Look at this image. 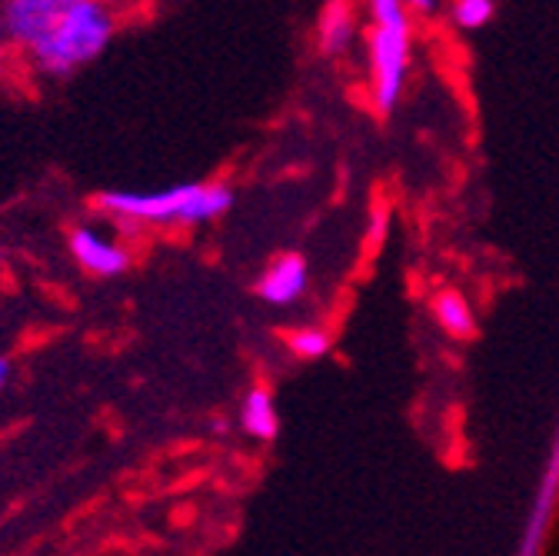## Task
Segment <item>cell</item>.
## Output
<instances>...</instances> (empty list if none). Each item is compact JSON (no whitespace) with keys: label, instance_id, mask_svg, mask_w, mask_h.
<instances>
[{"label":"cell","instance_id":"2","mask_svg":"<svg viewBox=\"0 0 559 556\" xmlns=\"http://www.w3.org/2000/svg\"><path fill=\"white\" fill-rule=\"evenodd\" d=\"M234 194L223 184H177L163 190H114L100 194L97 207L117 220H137V224H184L197 227L216 220L231 210Z\"/></svg>","mask_w":559,"mask_h":556},{"label":"cell","instance_id":"15","mask_svg":"<svg viewBox=\"0 0 559 556\" xmlns=\"http://www.w3.org/2000/svg\"><path fill=\"white\" fill-rule=\"evenodd\" d=\"M0 263H4V254H0Z\"/></svg>","mask_w":559,"mask_h":556},{"label":"cell","instance_id":"1","mask_svg":"<svg viewBox=\"0 0 559 556\" xmlns=\"http://www.w3.org/2000/svg\"><path fill=\"white\" fill-rule=\"evenodd\" d=\"M0 17L24 64L50 81L97 61L114 37L107 0H4Z\"/></svg>","mask_w":559,"mask_h":556},{"label":"cell","instance_id":"10","mask_svg":"<svg viewBox=\"0 0 559 556\" xmlns=\"http://www.w3.org/2000/svg\"><path fill=\"white\" fill-rule=\"evenodd\" d=\"M489 17H493V0H457V8H454V21L463 30H476Z\"/></svg>","mask_w":559,"mask_h":556},{"label":"cell","instance_id":"14","mask_svg":"<svg viewBox=\"0 0 559 556\" xmlns=\"http://www.w3.org/2000/svg\"><path fill=\"white\" fill-rule=\"evenodd\" d=\"M8 376H11V363H8V360H0V391H4Z\"/></svg>","mask_w":559,"mask_h":556},{"label":"cell","instance_id":"9","mask_svg":"<svg viewBox=\"0 0 559 556\" xmlns=\"http://www.w3.org/2000/svg\"><path fill=\"white\" fill-rule=\"evenodd\" d=\"M287 347L300 360H316V357H323L330 350V337H326L323 330H316V326H300V330H294L290 337H287Z\"/></svg>","mask_w":559,"mask_h":556},{"label":"cell","instance_id":"12","mask_svg":"<svg viewBox=\"0 0 559 556\" xmlns=\"http://www.w3.org/2000/svg\"><path fill=\"white\" fill-rule=\"evenodd\" d=\"M11 53H14V47H11V40H8L4 17H0V77H4V71H8V64H11Z\"/></svg>","mask_w":559,"mask_h":556},{"label":"cell","instance_id":"5","mask_svg":"<svg viewBox=\"0 0 559 556\" xmlns=\"http://www.w3.org/2000/svg\"><path fill=\"white\" fill-rule=\"evenodd\" d=\"M303 291H307V263L300 254L276 257L260 276V297L270 307H290L294 300L303 297Z\"/></svg>","mask_w":559,"mask_h":556},{"label":"cell","instance_id":"4","mask_svg":"<svg viewBox=\"0 0 559 556\" xmlns=\"http://www.w3.org/2000/svg\"><path fill=\"white\" fill-rule=\"evenodd\" d=\"M71 254L94 276H121L131 267L127 247L117 237H110L97 227H77L71 234Z\"/></svg>","mask_w":559,"mask_h":556},{"label":"cell","instance_id":"3","mask_svg":"<svg viewBox=\"0 0 559 556\" xmlns=\"http://www.w3.org/2000/svg\"><path fill=\"white\" fill-rule=\"evenodd\" d=\"M410 71V21H373L370 30V94L376 110H394Z\"/></svg>","mask_w":559,"mask_h":556},{"label":"cell","instance_id":"11","mask_svg":"<svg viewBox=\"0 0 559 556\" xmlns=\"http://www.w3.org/2000/svg\"><path fill=\"white\" fill-rule=\"evenodd\" d=\"M373 224H370V247L373 244H383V237H386V210H373Z\"/></svg>","mask_w":559,"mask_h":556},{"label":"cell","instance_id":"13","mask_svg":"<svg viewBox=\"0 0 559 556\" xmlns=\"http://www.w3.org/2000/svg\"><path fill=\"white\" fill-rule=\"evenodd\" d=\"M403 4H410L420 14H433L436 11V0H403Z\"/></svg>","mask_w":559,"mask_h":556},{"label":"cell","instance_id":"6","mask_svg":"<svg viewBox=\"0 0 559 556\" xmlns=\"http://www.w3.org/2000/svg\"><path fill=\"white\" fill-rule=\"evenodd\" d=\"M357 34V21H353V11L347 0H330L326 11L320 14V50L330 53V58H337L350 47Z\"/></svg>","mask_w":559,"mask_h":556},{"label":"cell","instance_id":"7","mask_svg":"<svg viewBox=\"0 0 559 556\" xmlns=\"http://www.w3.org/2000/svg\"><path fill=\"white\" fill-rule=\"evenodd\" d=\"M240 427H244L253 440H273V436H276L280 420H276V407H273L270 391H263V386H253V391L244 397Z\"/></svg>","mask_w":559,"mask_h":556},{"label":"cell","instance_id":"8","mask_svg":"<svg viewBox=\"0 0 559 556\" xmlns=\"http://www.w3.org/2000/svg\"><path fill=\"white\" fill-rule=\"evenodd\" d=\"M433 313L439 320V326L450 333V337H473L476 333V320H473V310L470 304L463 300L460 291H443L436 300H433Z\"/></svg>","mask_w":559,"mask_h":556}]
</instances>
